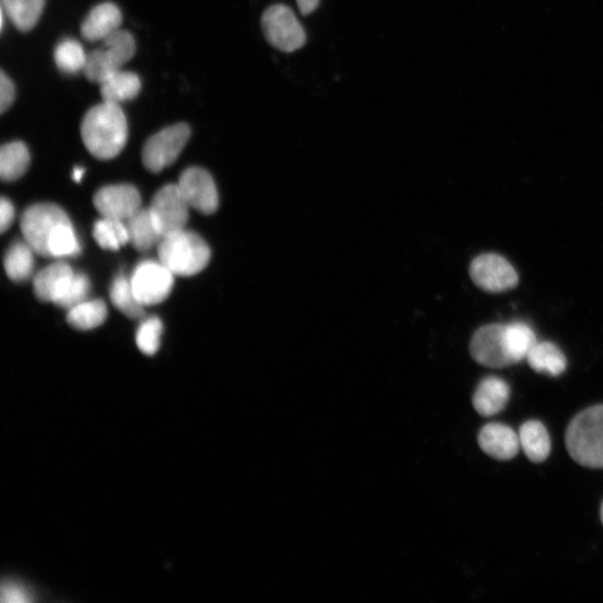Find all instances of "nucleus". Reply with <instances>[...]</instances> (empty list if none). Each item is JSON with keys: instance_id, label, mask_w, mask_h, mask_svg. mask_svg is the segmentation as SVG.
<instances>
[{"instance_id": "22", "label": "nucleus", "mask_w": 603, "mask_h": 603, "mask_svg": "<svg viewBox=\"0 0 603 603\" xmlns=\"http://www.w3.org/2000/svg\"><path fill=\"white\" fill-rule=\"evenodd\" d=\"M35 254L36 251L26 241L11 245L4 259L8 276L18 283L28 281L35 273Z\"/></svg>"}, {"instance_id": "2", "label": "nucleus", "mask_w": 603, "mask_h": 603, "mask_svg": "<svg viewBox=\"0 0 603 603\" xmlns=\"http://www.w3.org/2000/svg\"><path fill=\"white\" fill-rule=\"evenodd\" d=\"M568 455L586 468H603V405L577 414L565 432Z\"/></svg>"}, {"instance_id": "5", "label": "nucleus", "mask_w": 603, "mask_h": 603, "mask_svg": "<svg viewBox=\"0 0 603 603\" xmlns=\"http://www.w3.org/2000/svg\"><path fill=\"white\" fill-rule=\"evenodd\" d=\"M71 223L68 214L55 204H37L28 208L21 220L25 241L43 257H50V242L56 232Z\"/></svg>"}, {"instance_id": "28", "label": "nucleus", "mask_w": 603, "mask_h": 603, "mask_svg": "<svg viewBox=\"0 0 603 603\" xmlns=\"http://www.w3.org/2000/svg\"><path fill=\"white\" fill-rule=\"evenodd\" d=\"M55 60L58 68L66 75L85 71L88 56L84 47L76 40H65L56 49Z\"/></svg>"}, {"instance_id": "36", "label": "nucleus", "mask_w": 603, "mask_h": 603, "mask_svg": "<svg viewBox=\"0 0 603 603\" xmlns=\"http://www.w3.org/2000/svg\"><path fill=\"white\" fill-rule=\"evenodd\" d=\"M296 3L303 16H310L319 8L320 0H296Z\"/></svg>"}, {"instance_id": "37", "label": "nucleus", "mask_w": 603, "mask_h": 603, "mask_svg": "<svg viewBox=\"0 0 603 603\" xmlns=\"http://www.w3.org/2000/svg\"><path fill=\"white\" fill-rule=\"evenodd\" d=\"M85 176V169L84 168H76L74 171V179L77 183H81Z\"/></svg>"}, {"instance_id": "17", "label": "nucleus", "mask_w": 603, "mask_h": 603, "mask_svg": "<svg viewBox=\"0 0 603 603\" xmlns=\"http://www.w3.org/2000/svg\"><path fill=\"white\" fill-rule=\"evenodd\" d=\"M126 224L129 233V243L139 252L152 250L156 245H159L163 240L149 208H142Z\"/></svg>"}, {"instance_id": "4", "label": "nucleus", "mask_w": 603, "mask_h": 603, "mask_svg": "<svg viewBox=\"0 0 603 603\" xmlns=\"http://www.w3.org/2000/svg\"><path fill=\"white\" fill-rule=\"evenodd\" d=\"M104 46L88 56L85 75L91 82L101 85L123 70L136 55V41L128 31H117L107 38Z\"/></svg>"}, {"instance_id": "11", "label": "nucleus", "mask_w": 603, "mask_h": 603, "mask_svg": "<svg viewBox=\"0 0 603 603\" xmlns=\"http://www.w3.org/2000/svg\"><path fill=\"white\" fill-rule=\"evenodd\" d=\"M469 275L479 289L492 293L512 290L518 283L515 269L497 254L477 256L470 264Z\"/></svg>"}, {"instance_id": "3", "label": "nucleus", "mask_w": 603, "mask_h": 603, "mask_svg": "<svg viewBox=\"0 0 603 603\" xmlns=\"http://www.w3.org/2000/svg\"><path fill=\"white\" fill-rule=\"evenodd\" d=\"M158 255L175 275L194 276L207 268L212 252L198 234L184 230L164 237Z\"/></svg>"}, {"instance_id": "8", "label": "nucleus", "mask_w": 603, "mask_h": 603, "mask_svg": "<svg viewBox=\"0 0 603 603\" xmlns=\"http://www.w3.org/2000/svg\"><path fill=\"white\" fill-rule=\"evenodd\" d=\"M174 276L161 261H145L134 271L132 284L139 302L144 307H152L168 299L175 283Z\"/></svg>"}, {"instance_id": "13", "label": "nucleus", "mask_w": 603, "mask_h": 603, "mask_svg": "<svg viewBox=\"0 0 603 603\" xmlns=\"http://www.w3.org/2000/svg\"><path fill=\"white\" fill-rule=\"evenodd\" d=\"M94 204L101 217L127 222L142 210V196L133 185H113L101 188Z\"/></svg>"}, {"instance_id": "7", "label": "nucleus", "mask_w": 603, "mask_h": 603, "mask_svg": "<svg viewBox=\"0 0 603 603\" xmlns=\"http://www.w3.org/2000/svg\"><path fill=\"white\" fill-rule=\"evenodd\" d=\"M191 138V128L178 124L153 136L143 149L144 166L154 174L173 166Z\"/></svg>"}, {"instance_id": "25", "label": "nucleus", "mask_w": 603, "mask_h": 603, "mask_svg": "<svg viewBox=\"0 0 603 603\" xmlns=\"http://www.w3.org/2000/svg\"><path fill=\"white\" fill-rule=\"evenodd\" d=\"M108 318V309L103 300H87L68 312V323L80 331L94 330Z\"/></svg>"}, {"instance_id": "20", "label": "nucleus", "mask_w": 603, "mask_h": 603, "mask_svg": "<svg viewBox=\"0 0 603 603\" xmlns=\"http://www.w3.org/2000/svg\"><path fill=\"white\" fill-rule=\"evenodd\" d=\"M100 86L104 103L119 106L137 98L142 90L139 77L124 70L115 74Z\"/></svg>"}, {"instance_id": "27", "label": "nucleus", "mask_w": 603, "mask_h": 603, "mask_svg": "<svg viewBox=\"0 0 603 603\" xmlns=\"http://www.w3.org/2000/svg\"><path fill=\"white\" fill-rule=\"evenodd\" d=\"M94 237L100 247L118 251L129 243L126 222L101 217L94 227Z\"/></svg>"}, {"instance_id": "30", "label": "nucleus", "mask_w": 603, "mask_h": 603, "mask_svg": "<svg viewBox=\"0 0 603 603\" xmlns=\"http://www.w3.org/2000/svg\"><path fill=\"white\" fill-rule=\"evenodd\" d=\"M90 291L89 278L81 273H75L54 303L62 309L70 310L87 301Z\"/></svg>"}, {"instance_id": "29", "label": "nucleus", "mask_w": 603, "mask_h": 603, "mask_svg": "<svg viewBox=\"0 0 603 603\" xmlns=\"http://www.w3.org/2000/svg\"><path fill=\"white\" fill-rule=\"evenodd\" d=\"M510 356L514 364L526 359L533 346L537 342L533 329L521 321L506 323Z\"/></svg>"}, {"instance_id": "14", "label": "nucleus", "mask_w": 603, "mask_h": 603, "mask_svg": "<svg viewBox=\"0 0 603 603\" xmlns=\"http://www.w3.org/2000/svg\"><path fill=\"white\" fill-rule=\"evenodd\" d=\"M478 445L489 457L497 460L514 458L518 449V435L508 426L492 422L485 425L478 434Z\"/></svg>"}, {"instance_id": "19", "label": "nucleus", "mask_w": 603, "mask_h": 603, "mask_svg": "<svg viewBox=\"0 0 603 603\" xmlns=\"http://www.w3.org/2000/svg\"><path fill=\"white\" fill-rule=\"evenodd\" d=\"M519 445L533 463L544 461L551 453V438L545 426L537 420L524 422L518 431Z\"/></svg>"}, {"instance_id": "32", "label": "nucleus", "mask_w": 603, "mask_h": 603, "mask_svg": "<svg viewBox=\"0 0 603 603\" xmlns=\"http://www.w3.org/2000/svg\"><path fill=\"white\" fill-rule=\"evenodd\" d=\"M164 325L161 319L152 317L146 319L137 331V346L147 356H154L161 348Z\"/></svg>"}, {"instance_id": "33", "label": "nucleus", "mask_w": 603, "mask_h": 603, "mask_svg": "<svg viewBox=\"0 0 603 603\" xmlns=\"http://www.w3.org/2000/svg\"><path fill=\"white\" fill-rule=\"evenodd\" d=\"M17 90L13 81L2 72L0 77V113L6 114L14 104Z\"/></svg>"}, {"instance_id": "6", "label": "nucleus", "mask_w": 603, "mask_h": 603, "mask_svg": "<svg viewBox=\"0 0 603 603\" xmlns=\"http://www.w3.org/2000/svg\"><path fill=\"white\" fill-rule=\"evenodd\" d=\"M262 29L268 42L281 52L293 54L307 45L305 30L286 6L269 8L262 17Z\"/></svg>"}, {"instance_id": "31", "label": "nucleus", "mask_w": 603, "mask_h": 603, "mask_svg": "<svg viewBox=\"0 0 603 603\" xmlns=\"http://www.w3.org/2000/svg\"><path fill=\"white\" fill-rule=\"evenodd\" d=\"M81 252V245L72 222L62 225L50 242V257H75Z\"/></svg>"}, {"instance_id": "9", "label": "nucleus", "mask_w": 603, "mask_h": 603, "mask_svg": "<svg viewBox=\"0 0 603 603\" xmlns=\"http://www.w3.org/2000/svg\"><path fill=\"white\" fill-rule=\"evenodd\" d=\"M149 211L163 239L186 230L191 207L178 185H167L158 191Z\"/></svg>"}, {"instance_id": "1", "label": "nucleus", "mask_w": 603, "mask_h": 603, "mask_svg": "<svg viewBox=\"0 0 603 603\" xmlns=\"http://www.w3.org/2000/svg\"><path fill=\"white\" fill-rule=\"evenodd\" d=\"M81 135L94 157L100 161L114 159L127 145V118L119 105L104 103L86 115Z\"/></svg>"}, {"instance_id": "23", "label": "nucleus", "mask_w": 603, "mask_h": 603, "mask_svg": "<svg viewBox=\"0 0 603 603\" xmlns=\"http://www.w3.org/2000/svg\"><path fill=\"white\" fill-rule=\"evenodd\" d=\"M31 155L26 144L14 142L0 150V176L4 182H16L29 169Z\"/></svg>"}, {"instance_id": "16", "label": "nucleus", "mask_w": 603, "mask_h": 603, "mask_svg": "<svg viewBox=\"0 0 603 603\" xmlns=\"http://www.w3.org/2000/svg\"><path fill=\"white\" fill-rule=\"evenodd\" d=\"M509 396V386L503 379L486 377L476 388L473 406L480 416H495L507 406Z\"/></svg>"}, {"instance_id": "12", "label": "nucleus", "mask_w": 603, "mask_h": 603, "mask_svg": "<svg viewBox=\"0 0 603 603\" xmlns=\"http://www.w3.org/2000/svg\"><path fill=\"white\" fill-rule=\"evenodd\" d=\"M189 207L204 214L217 212L220 196L212 175L203 168L186 169L177 184Z\"/></svg>"}, {"instance_id": "38", "label": "nucleus", "mask_w": 603, "mask_h": 603, "mask_svg": "<svg viewBox=\"0 0 603 603\" xmlns=\"http://www.w3.org/2000/svg\"><path fill=\"white\" fill-rule=\"evenodd\" d=\"M600 518H601V522L603 524V502H602L601 508H600Z\"/></svg>"}, {"instance_id": "26", "label": "nucleus", "mask_w": 603, "mask_h": 603, "mask_svg": "<svg viewBox=\"0 0 603 603\" xmlns=\"http://www.w3.org/2000/svg\"><path fill=\"white\" fill-rule=\"evenodd\" d=\"M110 298L114 305L130 319H139L145 315V307L139 302L134 291L132 279L120 275L115 279Z\"/></svg>"}, {"instance_id": "35", "label": "nucleus", "mask_w": 603, "mask_h": 603, "mask_svg": "<svg viewBox=\"0 0 603 603\" xmlns=\"http://www.w3.org/2000/svg\"><path fill=\"white\" fill-rule=\"evenodd\" d=\"M16 220V208L11 201L3 198L0 202V231L6 233Z\"/></svg>"}, {"instance_id": "24", "label": "nucleus", "mask_w": 603, "mask_h": 603, "mask_svg": "<svg viewBox=\"0 0 603 603\" xmlns=\"http://www.w3.org/2000/svg\"><path fill=\"white\" fill-rule=\"evenodd\" d=\"M3 11L22 32H29L39 23L46 0H2Z\"/></svg>"}, {"instance_id": "18", "label": "nucleus", "mask_w": 603, "mask_h": 603, "mask_svg": "<svg viewBox=\"0 0 603 603\" xmlns=\"http://www.w3.org/2000/svg\"><path fill=\"white\" fill-rule=\"evenodd\" d=\"M66 263H57L42 270L35 279V293L42 302H55L68 281L75 275Z\"/></svg>"}, {"instance_id": "34", "label": "nucleus", "mask_w": 603, "mask_h": 603, "mask_svg": "<svg viewBox=\"0 0 603 603\" xmlns=\"http://www.w3.org/2000/svg\"><path fill=\"white\" fill-rule=\"evenodd\" d=\"M30 595L31 594L26 587L12 582L4 583L2 586V601L3 602H10V603L30 602L32 600Z\"/></svg>"}, {"instance_id": "10", "label": "nucleus", "mask_w": 603, "mask_h": 603, "mask_svg": "<svg viewBox=\"0 0 603 603\" xmlns=\"http://www.w3.org/2000/svg\"><path fill=\"white\" fill-rule=\"evenodd\" d=\"M473 359L487 368H505L514 364L506 324H489L476 331L470 342Z\"/></svg>"}, {"instance_id": "15", "label": "nucleus", "mask_w": 603, "mask_h": 603, "mask_svg": "<svg viewBox=\"0 0 603 603\" xmlns=\"http://www.w3.org/2000/svg\"><path fill=\"white\" fill-rule=\"evenodd\" d=\"M123 13L113 3L96 7L82 25V37L89 42L105 41L120 30Z\"/></svg>"}, {"instance_id": "21", "label": "nucleus", "mask_w": 603, "mask_h": 603, "mask_svg": "<svg viewBox=\"0 0 603 603\" xmlns=\"http://www.w3.org/2000/svg\"><path fill=\"white\" fill-rule=\"evenodd\" d=\"M526 360L534 371L551 377H557L566 369L564 353L551 342H536L528 352Z\"/></svg>"}]
</instances>
